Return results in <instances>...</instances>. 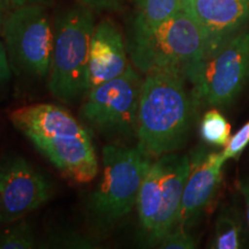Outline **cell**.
I'll return each instance as SVG.
<instances>
[{
	"label": "cell",
	"mask_w": 249,
	"mask_h": 249,
	"mask_svg": "<svg viewBox=\"0 0 249 249\" xmlns=\"http://www.w3.org/2000/svg\"><path fill=\"white\" fill-rule=\"evenodd\" d=\"M197 241L187 229L181 226H176L161 239L158 247L165 249H194Z\"/></svg>",
	"instance_id": "d6986e66"
},
{
	"label": "cell",
	"mask_w": 249,
	"mask_h": 249,
	"mask_svg": "<svg viewBox=\"0 0 249 249\" xmlns=\"http://www.w3.org/2000/svg\"><path fill=\"white\" fill-rule=\"evenodd\" d=\"M249 71V33L236 34L204 57L193 86L195 105L224 107L240 92Z\"/></svg>",
	"instance_id": "9c48e42d"
},
{
	"label": "cell",
	"mask_w": 249,
	"mask_h": 249,
	"mask_svg": "<svg viewBox=\"0 0 249 249\" xmlns=\"http://www.w3.org/2000/svg\"><path fill=\"white\" fill-rule=\"evenodd\" d=\"M186 80L169 71H151L142 82L138 145L151 160L179 150L188 139L195 103Z\"/></svg>",
	"instance_id": "7a4b0ae2"
},
{
	"label": "cell",
	"mask_w": 249,
	"mask_h": 249,
	"mask_svg": "<svg viewBox=\"0 0 249 249\" xmlns=\"http://www.w3.org/2000/svg\"><path fill=\"white\" fill-rule=\"evenodd\" d=\"M151 160L139 147L103 148L102 177L88 202L89 213L99 226L107 229L132 213Z\"/></svg>",
	"instance_id": "5b68a950"
},
{
	"label": "cell",
	"mask_w": 249,
	"mask_h": 249,
	"mask_svg": "<svg viewBox=\"0 0 249 249\" xmlns=\"http://www.w3.org/2000/svg\"><path fill=\"white\" fill-rule=\"evenodd\" d=\"M95 26L92 9L82 4L66 9L55 18L48 87L59 101L70 104L85 97Z\"/></svg>",
	"instance_id": "277c9868"
},
{
	"label": "cell",
	"mask_w": 249,
	"mask_h": 249,
	"mask_svg": "<svg viewBox=\"0 0 249 249\" xmlns=\"http://www.w3.org/2000/svg\"><path fill=\"white\" fill-rule=\"evenodd\" d=\"M188 156L171 152L152 161L136 202L143 240L158 245L176 227L187 178Z\"/></svg>",
	"instance_id": "8992f818"
},
{
	"label": "cell",
	"mask_w": 249,
	"mask_h": 249,
	"mask_svg": "<svg viewBox=\"0 0 249 249\" xmlns=\"http://www.w3.org/2000/svg\"><path fill=\"white\" fill-rule=\"evenodd\" d=\"M239 189H240L244 200L246 203V211H247V220H248V229H249V179L241 180L238 183Z\"/></svg>",
	"instance_id": "cb8c5ba5"
},
{
	"label": "cell",
	"mask_w": 249,
	"mask_h": 249,
	"mask_svg": "<svg viewBox=\"0 0 249 249\" xmlns=\"http://www.w3.org/2000/svg\"><path fill=\"white\" fill-rule=\"evenodd\" d=\"M35 227L26 218L6 224L0 230V249L39 248Z\"/></svg>",
	"instance_id": "5bb4252c"
},
{
	"label": "cell",
	"mask_w": 249,
	"mask_h": 249,
	"mask_svg": "<svg viewBox=\"0 0 249 249\" xmlns=\"http://www.w3.org/2000/svg\"><path fill=\"white\" fill-rule=\"evenodd\" d=\"M210 247L213 249H238L241 247L240 218L232 210L224 209L218 216Z\"/></svg>",
	"instance_id": "9a60e30c"
},
{
	"label": "cell",
	"mask_w": 249,
	"mask_h": 249,
	"mask_svg": "<svg viewBox=\"0 0 249 249\" xmlns=\"http://www.w3.org/2000/svg\"><path fill=\"white\" fill-rule=\"evenodd\" d=\"M99 247L98 240L92 236L75 231H60L51 233L45 240L39 242V248L61 249H96Z\"/></svg>",
	"instance_id": "ac0fdd59"
},
{
	"label": "cell",
	"mask_w": 249,
	"mask_h": 249,
	"mask_svg": "<svg viewBox=\"0 0 249 249\" xmlns=\"http://www.w3.org/2000/svg\"><path fill=\"white\" fill-rule=\"evenodd\" d=\"M26 4H30L29 0H0V36H2V30L9 14Z\"/></svg>",
	"instance_id": "44dd1931"
},
{
	"label": "cell",
	"mask_w": 249,
	"mask_h": 249,
	"mask_svg": "<svg viewBox=\"0 0 249 249\" xmlns=\"http://www.w3.org/2000/svg\"><path fill=\"white\" fill-rule=\"evenodd\" d=\"M142 82L129 65L116 79L86 92L80 118L107 139L121 142L136 138Z\"/></svg>",
	"instance_id": "52a82bcc"
},
{
	"label": "cell",
	"mask_w": 249,
	"mask_h": 249,
	"mask_svg": "<svg viewBox=\"0 0 249 249\" xmlns=\"http://www.w3.org/2000/svg\"><path fill=\"white\" fill-rule=\"evenodd\" d=\"M139 18L149 24L160 23L183 9V0H135Z\"/></svg>",
	"instance_id": "e0dca14e"
},
{
	"label": "cell",
	"mask_w": 249,
	"mask_h": 249,
	"mask_svg": "<svg viewBox=\"0 0 249 249\" xmlns=\"http://www.w3.org/2000/svg\"><path fill=\"white\" fill-rule=\"evenodd\" d=\"M226 160L223 154H196L191 160V170L187 178L176 226L187 225L200 216L213 200L223 178V166Z\"/></svg>",
	"instance_id": "7c38bea8"
},
{
	"label": "cell",
	"mask_w": 249,
	"mask_h": 249,
	"mask_svg": "<svg viewBox=\"0 0 249 249\" xmlns=\"http://www.w3.org/2000/svg\"><path fill=\"white\" fill-rule=\"evenodd\" d=\"M48 179L20 156L0 160V225L22 219L50 200Z\"/></svg>",
	"instance_id": "30bf717a"
},
{
	"label": "cell",
	"mask_w": 249,
	"mask_h": 249,
	"mask_svg": "<svg viewBox=\"0 0 249 249\" xmlns=\"http://www.w3.org/2000/svg\"><path fill=\"white\" fill-rule=\"evenodd\" d=\"M183 8L203 31L205 57L216 52L249 21V0H183Z\"/></svg>",
	"instance_id": "8fae6325"
},
{
	"label": "cell",
	"mask_w": 249,
	"mask_h": 249,
	"mask_svg": "<svg viewBox=\"0 0 249 249\" xmlns=\"http://www.w3.org/2000/svg\"><path fill=\"white\" fill-rule=\"evenodd\" d=\"M201 138L205 143L214 147H226L231 139V124L216 108L204 113L200 127Z\"/></svg>",
	"instance_id": "2e32d148"
},
{
	"label": "cell",
	"mask_w": 249,
	"mask_h": 249,
	"mask_svg": "<svg viewBox=\"0 0 249 249\" xmlns=\"http://www.w3.org/2000/svg\"><path fill=\"white\" fill-rule=\"evenodd\" d=\"M126 44L130 60L140 71H169L189 82L207 52L203 31L185 8L156 24L135 18Z\"/></svg>",
	"instance_id": "3957f363"
},
{
	"label": "cell",
	"mask_w": 249,
	"mask_h": 249,
	"mask_svg": "<svg viewBox=\"0 0 249 249\" xmlns=\"http://www.w3.org/2000/svg\"><path fill=\"white\" fill-rule=\"evenodd\" d=\"M11 64L7 54V50L4 43L0 40V85L7 81L11 76Z\"/></svg>",
	"instance_id": "603a6c76"
},
{
	"label": "cell",
	"mask_w": 249,
	"mask_h": 249,
	"mask_svg": "<svg viewBox=\"0 0 249 249\" xmlns=\"http://www.w3.org/2000/svg\"><path fill=\"white\" fill-rule=\"evenodd\" d=\"M81 4L95 11H117L121 8L124 0H80Z\"/></svg>",
	"instance_id": "7402d4cb"
},
{
	"label": "cell",
	"mask_w": 249,
	"mask_h": 249,
	"mask_svg": "<svg viewBox=\"0 0 249 249\" xmlns=\"http://www.w3.org/2000/svg\"><path fill=\"white\" fill-rule=\"evenodd\" d=\"M127 44L114 21L103 18L93 29L90 42L87 91L116 79L129 66Z\"/></svg>",
	"instance_id": "4fadbf2b"
},
{
	"label": "cell",
	"mask_w": 249,
	"mask_h": 249,
	"mask_svg": "<svg viewBox=\"0 0 249 249\" xmlns=\"http://www.w3.org/2000/svg\"><path fill=\"white\" fill-rule=\"evenodd\" d=\"M53 1L54 0H29L30 4H39V5H44V6L51 5Z\"/></svg>",
	"instance_id": "d4e9b609"
},
{
	"label": "cell",
	"mask_w": 249,
	"mask_h": 249,
	"mask_svg": "<svg viewBox=\"0 0 249 249\" xmlns=\"http://www.w3.org/2000/svg\"><path fill=\"white\" fill-rule=\"evenodd\" d=\"M249 144V121L246 123L234 135L231 136L224 149L223 156L225 160H238Z\"/></svg>",
	"instance_id": "ffe728a7"
},
{
	"label": "cell",
	"mask_w": 249,
	"mask_h": 249,
	"mask_svg": "<svg viewBox=\"0 0 249 249\" xmlns=\"http://www.w3.org/2000/svg\"><path fill=\"white\" fill-rule=\"evenodd\" d=\"M1 37L15 73L39 79L48 77L54 27L46 6L26 4L14 9L6 20Z\"/></svg>",
	"instance_id": "ba28073f"
},
{
	"label": "cell",
	"mask_w": 249,
	"mask_h": 249,
	"mask_svg": "<svg viewBox=\"0 0 249 249\" xmlns=\"http://www.w3.org/2000/svg\"><path fill=\"white\" fill-rule=\"evenodd\" d=\"M8 117L65 178L88 183L97 177L98 160L91 136L66 108L38 103L14 108Z\"/></svg>",
	"instance_id": "6da1fadb"
}]
</instances>
